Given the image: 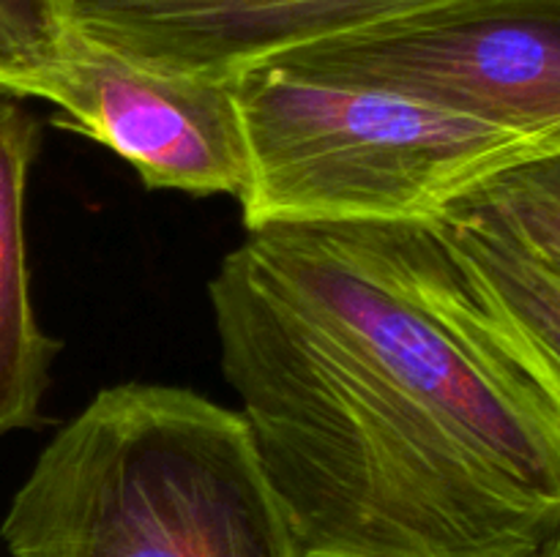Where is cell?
Masks as SVG:
<instances>
[{
    "label": "cell",
    "mask_w": 560,
    "mask_h": 557,
    "mask_svg": "<svg viewBox=\"0 0 560 557\" xmlns=\"http://www.w3.org/2000/svg\"><path fill=\"white\" fill-rule=\"evenodd\" d=\"M42 145L38 120L0 93V435L42 420L60 342L33 311L25 260V183Z\"/></svg>",
    "instance_id": "8"
},
{
    "label": "cell",
    "mask_w": 560,
    "mask_h": 557,
    "mask_svg": "<svg viewBox=\"0 0 560 557\" xmlns=\"http://www.w3.org/2000/svg\"><path fill=\"white\" fill-rule=\"evenodd\" d=\"M271 66L399 93L560 153V0H454Z\"/></svg>",
    "instance_id": "4"
},
{
    "label": "cell",
    "mask_w": 560,
    "mask_h": 557,
    "mask_svg": "<svg viewBox=\"0 0 560 557\" xmlns=\"http://www.w3.org/2000/svg\"><path fill=\"white\" fill-rule=\"evenodd\" d=\"M556 557H560V552H558V555H556Z\"/></svg>",
    "instance_id": "11"
},
{
    "label": "cell",
    "mask_w": 560,
    "mask_h": 557,
    "mask_svg": "<svg viewBox=\"0 0 560 557\" xmlns=\"http://www.w3.org/2000/svg\"><path fill=\"white\" fill-rule=\"evenodd\" d=\"M441 218L498 235L560 273V153L528 158L459 197Z\"/></svg>",
    "instance_id": "9"
},
{
    "label": "cell",
    "mask_w": 560,
    "mask_h": 557,
    "mask_svg": "<svg viewBox=\"0 0 560 557\" xmlns=\"http://www.w3.org/2000/svg\"><path fill=\"white\" fill-rule=\"evenodd\" d=\"M454 0H60L80 36L162 74L238 80L312 44Z\"/></svg>",
    "instance_id": "6"
},
{
    "label": "cell",
    "mask_w": 560,
    "mask_h": 557,
    "mask_svg": "<svg viewBox=\"0 0 560 557\" xmlns=\"http://www.w3.org/2000/svg\"><path fill=\"white\" fill-rule=\"evenodd\" d=\"M0 533L11 557H299L241 410L156 382L60 426Z\"/></svg>",
    "instance_id": "2"
},
{
    "label": "cell",
    "mask_w": 560,
    "mask_h": 557,
    "mask_svg": "<svg viewBox=\"0 0 560 557\" xmlns=\"http://www.w3.org/2000/svg\"><path fill=\"white\" fill-rule=\"evenodd\" d=\"M69 36L60 0H0V93L31 96Z\"/></svg>",
    "instance_id": "10"
},
{
    "label": "cell",
    "mask_w": 560,
    "mask_h": 557,
    "mask_svg": "<svg viewBox=\"0 0 560 557\" xmlns=\"http://www.w3.org/2000/svg\"><path fill=\"white\" fill-rule=\"evenodd\" d=\"M552 273H556V271H552ZM558 276H560V273H558Z\"/></svg>",
    "instance_id": "12"
},
{
    "label": "cell",
    "mask_w": 560,
    "mask_h": 557,
    "mask_svg": "<svg viewBox=\"0 0 560 557\" xmlns=\"http://www.w3.org/2000/svg\"><path fill=\"white\" fill-rule=\"evenodd\" d=\"M31 96L63 112L58 126L126 158L148 189L241 200L249 186L235 80L162 74L69 25L58 60Z\"/></svg>",
    "instance_id": "5"
},
{
    "label": "cell",
    "mask_w": 560,
    "mask_h": 557,
    "mask_svg": "<svg viewBox=\"0 0 560 557\" xmlns=\"http://www.w3.org/2000/svg\"><path fill=\"white\" fill-rule=\"evenodd\" d=\"M208 300L295 555H558L560 424L435 224L249 229Z\"/></svg>",
    "instance_id": "1"
},
{
    "label": "cell",
    "mask_w": 560,
    "mask_h": 557,
    "mask_svg": "<svg viewBox=\"0 0 560 557\" xmlns=\"http://www.w3.org/2000/svg\"><path fill=\"white\" fill-rule=\"evenodd\" d=\"M476 320L560 424V276L498 235L432 218Z\"/></svg>",
    "instance_id": "7"
},
{
    "label": "cell",
    "mask_w": 560,
    "mask_h": 557,
    "mask_svg": "<svg viewBox=\"0 0 560 557\" xmlns=\"http://www.w3.org/2000/svg\"><path fill=\"white\" fill-rule=\"evenodd\" d=\"M249 186L246 229L271 224H405L550 145L399 93L255 66L235 80Z\"/></svg>",
    "instance_id": "3"
}]
</instances>
